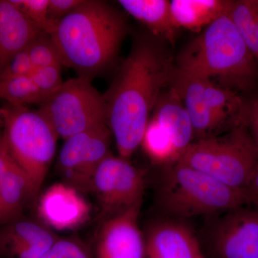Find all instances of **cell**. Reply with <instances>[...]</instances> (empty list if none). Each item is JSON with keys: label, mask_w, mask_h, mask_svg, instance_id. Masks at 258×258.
<instances>
[{"label": "cell", "mask_w": 258, "mask_h": 258, "mask_svg": "<svg viewBox=\"0 0 258 258\" xmlns=\"http://www.w3.org/2000/svg\"><path fill=\"white\" fill-rule=\"evenodd\" d=\"M175 66L161 44L139 39L103 95L107 125L118 156L129 159L140 147L162 89L170 85Z\"/></svg>", "instance_id": "1"}, {"label": "cell", "mask_w": 258, "mask_h": 258, "mask_svg": "<svg viewBox=\"0 0 258 258\" xmlns=\"http://www.w3.org/2000/svg\"><path fill=\"white\" fill-rule=\"evenodd\" d=\"M127 33L124 17L106 2L83 0L50 36L62 66L91 81L114 62Z\"/></svg>", "instance_id": "2"}, {"label": "cell", "mask_w": 258, "mask_h": 258, "mask_svg": "<svg viewBox=\"0 0 258 258\" xmlns=\"http://www.w3.org/2000/svg\"><path fill=\"white\" fill-rule=\"evenodd\" d=\"M176 68L194 79L237 93L252 91L258 82V66L230 12L207 27L183 49Z\"/></svg>", "instance_id": "3"}, {"label": "cell", "mask_w": 258, "mask_h": 258, "mask_svg": "<svg viewBox=\"0 0 258 258\" xmlns=\"http://www.w3.org/2000/svg\"><path fill=\"white\" fill-rule=\"evenodd\" d=\"M165 169L157 196L164 217L215 216L250 205L246 190L230 187L179 161Z\"/></svg>", "instance_id": "4"}, {"label": "cell", "mask_w": 258, "mask_h": 258, "mask_svg": "<svg viewBox=\"0 0 258 258\" xmlns=\"http://www.w3.org/2000/svg\"><path fill=\"white\" fill-rule=\"evenodd\" d=\"M179 161L230 187L247 191L258 169V149L243 123L223 135L194 141Z\"/></svg>", "instance_id": "5"}, {"label": "cell", "mask_w": 258, "mask_h": 258, "mask_svg": "<svg viewBox=\"0 0 258 258\" xmlns=\"http://www.w3.org/2000/svg\"><path fill=\"white\" fill-rule=\"evenodd\" d=\"M0 115L10 153L30 179L35 199L55 157L58 136L39 110L8 105Z\"/></svg>", "instance_id": "6"}, {"label": "cell", "mask_w": 258, "mask_h": 258, "mask_svg": "<svg viewBox=\"0 0 258 258\" xmlns=\"http://www.w3.org/2000/svg\"><path fill=\"white\" fill-rule=\"evenodd\" d=\"M40 106L39 111L50 122L58 138L64 140L107 124L103 95L93 87L91 81L83 78L64 81Z\"/></svg>", "instance_id": "7"}, {"label": "cell", "mask_w": 258, "mask_h": 258, "mask_svg": "<svg viewBox=\"0 0 258 258\" xmlns=\"http://www.w3.org/2000/svg\"><path fill=\"white\" fill-rule=\"evenodd\" d=\"M112 134L101 124L64 140L57 160V171L66 184L81 193H92L98 166L111 154Z\"/></svg>", "instance_id": "8"}, {"label": "cell", "mask_w": 258, "mask_h": 258, "mask_svg": "<svg viewBox=\"0 0 258 258\" xmlns=\"http://www.w3.org/2000/svg\"><path fill=\"white\" fill-rule=\"evenodd\" d=\"M145 179L129 159L110 154L95 173L93 191L98 198L101 221L143 203Z\"/></svg>", "instance_id": "9"}, {"label": "cell", "mask_w": 258, "mask_h": 258, "mask_svg": "<svg viewBox=\"0 0 258 258\" xmlns=\"http://www.w3.org/2000/svg\"><path fill=\"white\" fill-rule=\"evenodd\" d=\"M203 247L208 258H258V208L246 205L218 215Z\"/></svg>", "instance_id": "10"}, {"label": "cell", "mask_w": 258, "mask_h": 258, "mask_svg": "<svg viewBox=\"0 0 258 258\" xmlns=\"http://www.w3.org/2000/svg\"><path fill=\"white\" fill-rule=\"evenodd\" d=\"M142 203L101 222L94 258H144L145 241L139 226Z\"/></svg>", "instance_id": "11"}, {"label": "cell", "mask_w": 258, "mask_h": 258, "mask_svg": "<svg viewBox=\"0 0 258 258\" xmlns=\"http://www.w3.org/2000/svg\"><path fill=\"white\" fill-rule=\"evenodd\" d=\"M144 235V258H208L184 220L162 217L151 222Z\"/></svg>", "instance_id": "12"}, {"label": "cell", "mask_w": 258, "mask_h": 258, "mask_svg": "<svg viewBox=\"0 0 258 258\" xmlns=\"http://www.w3.org/2000/svg\"><path fill=\"white\" fill-rule=\"evenodd\" d=\"M37 212L42 223L52 230H73L89 220L91 208L80 191L60 182L52 184L42 194Z\"/></svg>", "instance_id": "13"}, {"label": "cell", "mask_w": 258, "mask_h": 258, "mask_svg": "<svg viewBox=\"0 0 258 258\" xmlns=\"http://www.w3.org/2000/svg\"><path fill=\"white\" fill-rule=\"evenodd\" d=\"M59 237L42 222L18 217L0 225V254L3 258H40Z\"/></svg>", "instance_id": "14"}, {"label": "cell", "mask_w": 258, "mask_h": 258, "mask_svg": "<svg viewBox=\"0 0 258 258\" xmlns=\"http://www.w3.org/2000/svg\"><path fill=\"white\" fill-rule=\"evenodd\" d=\"M170 86L177 93L192 124L195 138L216 136L219 131L234 128L208 106L204 93V83L174 69Z\"/></svg>", "instance_id": "15"}, {"label": "cell", "mask_w": 258, "mask_h": 258, "mask_svg": "<svg viewBox=\"0 0 258 258\" xmlns=\"http://www.w3.org/2000/svg\"><path fill=\"white\" fill-rule=\"evenodd\" d=\"M41 32L12 0H0V74Z\"/></svg>", "instance_id": "16"}, {"label": "cell", "mask_w": 258, "mask_h": 258, "mask_svg": "<svg viewBox=\"0 0 258 258\" xmlns=\"http://www.w3.org/2000/svg\"><path fill=\"white\" fill-rule=\"evenodd\" d=\"M152 114L170 137L180 160L193 143L195 133L189 115L171 86L167 92L161 95Z\"/></svg>", "instance_id": "17"}, {"label": "cell", "mask_w": 258, "mask_h": 258, "mask_svg": "<svg viewBox=\"0 0 258 258\" xmlns=\"http://www.w3.org/2000/svg\"><path fill=\"white\" fill-rule=\"evenodd\" d=\"M232 1L227 0H172L171 18L174 26L201 32L222 15L229 13Z\"/></svg>", "instance_id": "18"}, {"label": "cell", "mask_w": 258, "mask_h": 258, "mask_svg": "<svg viewBox=\"0 0 258 258\" xmlns=\"http://www.w3.org/2000/svg\"><path fill=\"white\" fill-rule=\"evenodd\" d=\"M118 4L131 16L145 25L154 36L174 45L177 30L171 18L170 1L120 0Z\"/></svg>", "instance_id": "19"}, {"label": "cell", "mask_w": 258, "mask_h": 258, "mask_svg": "<svg viewBox=\"0 0 258 258\" xmlns=\"http://www.w3.org/2000/svg\"><path fill=\"white\" fill-rule=\"evenodd\" d=\"M28 176L14 161L0 178V200L12 220L22 217L24 207L34 200Z\"/></svg>", "instance_id": "20"}, {"label": "cell", "mask_w": 258, "mask_h": 258, "mask_svg": "<svg viewBox=\"0 0 258 258\" xmlns=\"http://www.w3.org/2000/svg\"><path fill=\"white\" fill-rule=\"evenodd\" d=\"M230 15L258 66V0L232 1Z\"/></svg>", "instance_id": "21"}, {"label": "cell", "mask_w": 258, "mask_h": 258, "mask_svg": "<svg viewBox=\"0 0 258 258\" xmlns=\"http://www.w3.org/2000/svg\"><path fill=\"white\" fill-rule=\"evenodd\" d=\"M141 146L154 164L167 166L179 160L170 137L154 117L149 120Z\"/></svg>", "instance_id": "22"}, {"label": "cell", "mask_w": 258, "mask_h": 258, "mask_svg": "<svg viewBox=\"0 0 258 258\" xmlns=\"http://www.w3.org/2000/svg\"><path fill=\"white\" fill-rule=\"evenodd\" d=\"M0 98L13 106L40 105L44 101L30 76L0 79Z\"/></svg>", "instance_id": "23"}, {"label": "cell", "mask_w": 258, "mask_h": 258, "mask_svg": "<svg viewBox=\"0 0 258 258\" xmlns=\"http://www.w3.org/2000/svg\"><path fill=\"white\" fill-rule=\"evenodd\" d=\"M35 69L50 66H62L58 50L50 35L42 32L26 49Z\"/></svg>", "instance_id": "24"}, {"label": "cell", "mask_w": 258, "mask_h": 258, "mask_svg": "<svg viewBox=\"0 0 258 258\" xmlns=\"http://www.w3.org/2000/svg\"><path fill=\"white\" fill-rule=\"evenodd\" d=\"M40 258H94L92 249L78 238L59 237Z\"/></svg>", "instance_id": "25"}, {"label": "cell", "mask_w": 258, "mask_h": 258, "mask_svg": "<svg viewBox=\"0 0 258 258\" xmlns=\"http://www.w3.org/2000/svg\"><path fill=\"white\" fill-rule=\"evenodd\" d=\"M40 31L50 34L52 27L47 19L49 0H12Z\"/></svg>", "instance_id": "26"}, {"label": "cell", "mask_w": 258, "mask_h": 258, "mask_svg": "<svg viewBox=\"0 0 258 258\" xmlns=\"http://www.w3.org/2000/svg\"><path fill=\"white\" fill-rule=\"evenodd\" d=\"M61 66H50L34 70L30 76L34 83L42 93L44 101L62 86Z\"/></svg>", "instance_id": "27"}, {"label": "cell", "mask_w": 258, "mask_h": 258, "mask_svg": "<svg viewBox=\"0 0 258 258\" xmlns=\"http://www.w3.org/2000/svg\"><path fill=\"white\" fill-rule=\"evenodd\" d=\"M26 49L19 52L12 59L0 74V79L30 76L35 70Z\"/></svg>", "instance_id": "28"}, {"label": "cell", "mask_w": 258, "mask_h": 258, "mask_svg": "<svg viewBox=\"0 0 258 258\" xmlns=\"http://www.w3.org/2000/svg\"><path fill=\"white\" fill-rule=\"evenodd\" d=\"M82 1L83 0H49L47 19L52 27V30L56 24L67 16L75 8H77Z\"/></svg>", "instance_id": "29"}, {"label": "cell", "mask_w": 258, "mask_h": 258, "mask_svg": "<svg viewBox=\"0 0 258 258\" xmlns=\"http://www.w3.org/2000/svg\"><path fill=\"white\" fill-rule=\"evenodd\" d=\"M245 124L258 149V100L247 103Z\"/></svg>", "instance_id": "30"}, {"label": "cell", "mask_w": 258, "mask_h": 258, "mask_svg": "<svg viewBox=\"0 0 258 258\" xmlns=\"http://www.w3.org/2000/svg\"><path fill=\"white\" fill-rule=\"evenodd\" d=\"M15 161L5 140L3 132H0V178Z\"/></svg>", "instance_id": "31"}, {"label": "cell", "mask_w": 258, "mask_h": 258, "mask_svg": "<svg viewBox=\"0 0 258 258\" xmlns=\"http://www.w3.org/2000/svg\"><path fill=\"white\" fill-rule=\"evenodd\" d=\"M250 205L258 208V169L247 189Z\"/></svg>", "instance_id": "32"}, {"label": "cell", "mask_w": 258, "mask_h": 258, "mask_svg": "<svg viewBox=\"0 0 258 258\" xmlns=\"http://www.w3.org/2000/svg\"><path fill=\"white\" fill-rule=\"evenodd\" d=\"M10 220H12V218L5 210L3 203H2L1 200H0V225L9 222Z\"/></svg>", "instance_id": "33"}, {"label": "cell", "mask_w": 258, "mask_h": 258, "mask_svg": "<svg viewBox=\"0 0 258 258\" xmlns=\"http://www.w3.org/2000/svg\"><path fill=\"white\" fill-rule=\"evenodd\" d=\"M0 123L2 124L1 115H0Z\"/></svg>", "instance_id": "34"}, {"label": "cell", "mask_w": 258, "mask_h": 258, "mask_svg": "<svg viewBox=\"0 0 258 258\" xmlns=\"http://www.w3.org/2000/svg\"><path fill=\"white\" fill-rule=\"evenodd\" d=\"M0 258H3V257H2L1 254H0Z\"/></svg>", "instance_id": "35"}]
</instances>
